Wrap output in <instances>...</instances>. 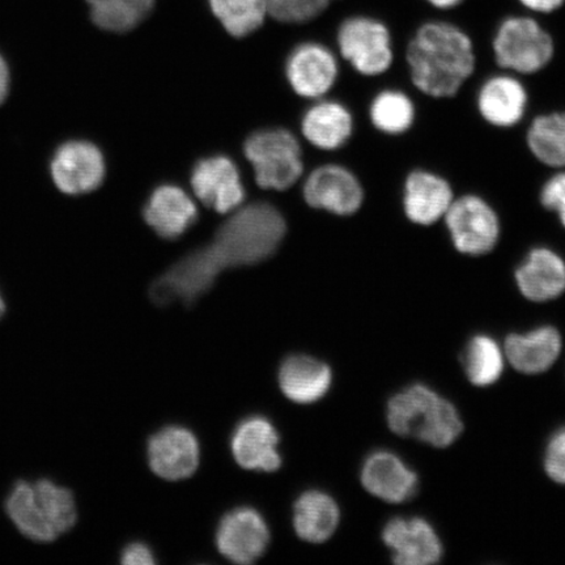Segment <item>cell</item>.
Here are the masks:
<instances>
[{"label":"cell","mask_w":565,"mask_h":565,"mask_svg":"<svg viewBox=\"0 0 565 565\" xmlns=\"http://www.w3.org/2000/svg\"><path fill=\"white\" fill-rule=\"evenodd\" d=\"M286 221L267 203L238 210L221 228L212 244L174 264L153 282V292L166 303H194L207 294L225 268L253 266L273 257L286 235Z\"/></svg>","instance_id":"6da1fadb"},{"label":"cell","mask_w":565,"mask_h":565,"mask_svg":"<svg viewBox=\"0 0 565 565\" xmlns=\"http://www.w3.org/2000/svg\"><path fill=\"white\" fill-rule=\"evenodd\" d=\"M406 60L415 88L434 98L455 97L477 65L469 35L441 21L419 28L409 41Z\"/></svg>","instance_id":"7a4b0ae2"},{"label":"cell","mask_w":565,"mask_h":565,"mask_svg":"<svg viewBox=\"0 0 565 565\" xmlns=\"http://www.w3.org/2000/svg\"><path fill=\"white\" fill-rule=\"evenodd\" d=\"M387 426L395 435L413 437L434 448H448L463 430L458 409L433 388L415 384L387 402Z\"/></svg>","instance_id":"3957f363"},{"label":"cell","mask_w":565,"mask_h":565,"mask_svg":"<svg viewBox=\"0 0 565 565\" xmlns=\"http://www.w3.org/2000/svg\"><path fill=\"white\" fill-rule=\"evenodd\" d=\"M6 512L21 534L34 542H53L76 524L73 492L49 479L13 486Z\"/></svg>","instance_id":"277c9868"},{"label":"cell","mask_w":565,"mask_h":565,"mask_svg":"<svg viewBox=\"0 0 565 565\" xmlns=\"http://www.w3.org/2000/svg\"><path fill=\"white\" fill-rule=\"evenodd\" d=\"M498 66L510 74L533 75L553 61L551 35L530 18H510L500 24L493 39Z\"/></svg>","instance_id":"5b68a950"},{"label":"cell","mask_w":565,"mask_h":565,"mask_svg":"<svg viewBox=\"0 0 565 565\" xmlns=\"http://www.w3.org/2000/svg\"><path fill=\"white\" fill-rule=\"evenodd\" d=\"M244 152L263 189L282 192L291 188L302 174L299 141L287 130L254 132L245 141Z\"/></svg>","instance_id":"8992f818"},{"label":"cell","mask_w":565,"mask_h":565,"mask_svg":"<svg viewBox=\"0 0 565 565\" xmlns=\"http://www.w3.org/2000/svg\"><path fill=\"white\" fill-rule=\"evenodd\" d=\"M443 221L451 244L463 256H486L500 242V217L482 196L466 194L455 198Z\"/></svg>","instance_id":"52a82bcc"},{"label":"cell","mask_w":565,"mask_h":565,"mask_svg":"<svg viewBox=\"0 0 565 565\" xmlns=\"http://www.w3.org/2000/svg\"><path fill=\"white\" fill-rule=\"evenodd\" d=\"M339 51L359 74L379 76L392 67L394 53L391 32L370 18L345 20L338 32Z\"/></svg>","instance_id":"ba28073f"},{"label":"cell","mask_w":565,"mask_h":565,"mask_svg":"<svg viewBox=\"0 0 565 565\" xmlns=\"http://www.w3.org/2000/svg\"><path fill=\"white\" fill-rule=\"evenodd\" d=\"M270 540L264 515L250 507H238L224 514L215 534L218 553L232 563L244 565L263 557Z\"/></svg>","instance_id":"9c48e42d"},{"label":"cell","mask_w":565,"mask_h":565,"mask_svg":"<svg viewBox=\"0 0 565 565\" xmlns=\"http://www.w3.org/2000/svg\"><path fill=\"white\" fill-rule=\"evenodd\" d=\"M55 186L62 193L81 195L94 192L105 179V160L95 145L71 140L55 151L51 166Z\"/></svg>","instance_id":"30bf717a"},{"label":"cell","mask_w":565,"mask_h":565,"mask_svg":"<svg viewBox=\"0 0 565 565\" xmlns=\"http://www.w3.org/2000/svg\"><path fill=\"white\" fill-rule=\"evenodd\" d=\"M303 196L309 206L338 216H350L362 209L364 189L348 168L324 166L308 177Z\"/></svg>","instance_id":"8fae6325"},{"label":"cell","mask_w":565,"mask_h":565,"mask_svg":"<svg viewBox=\"0 0 565 565\" xmlns=\"http://www.w3.org/2000/svg\"><path fill=\"white\" fill-rule=\"evenodd\" d=\"M192 188L198 200L218 214L236 211L245 200L235 162L221 154L198 161L192 172Z\"/></svg>","instance_id":"7c38bea8"},{"label":"cell","mask_w":565,"mask_h":565,"mask_svg":"<svg viewBox=\"0 0 565 565\" xmlns=\"http://www.w3.org/2000/svg\"><path fill=\"white\" fill-rule=\"evenodd\" d=\"M383 541L391 550L392 561L399 565H430L444 555L439 534L420 518H397L386 522Z\"/></svg>","instance_id":"4fadbf2b"},{"label":"cell","mask_w":565,"mask_h":565,"mask_svg":"<svg viewBox=\"0 0 565 565\" xmlns=\"http://www.w3.org/2000/svg\"><path fill=\"white\" fill-rule=\"evenodd\" d=\"M147 455L154 475L175 482L194 475L200 466L201 449L192 430L169 426L151 437Z\"/></svg>","instance_id":"5bb4252c"},{"label":"cell","mask_w":565,"mask_h":565,"mask_svg":"<svg viewBox=\"0 0 565 565\" xmlns=\"http://www.w3.org/2000/svg\"><path fill=\"white\" fill-rule=\"evenodd\" d=\"M360 479L366 491L386 503H405L419 489L418 475L388 450L373 451L363 463Z\"/></svg>","instance_id":"9a60e30c"},{"label":"cell","mask_w":565,"mask_h":565,"mask_svg":"<svg viewBox=\"0 0 565 565\" xmlns=\"http://www.w3.org/2000/svg\"><path fill=\"white\" fill-rule=\"evenodd\" d=\"M455 198L454 189L444 177L416 169L406 177L402 207L408 222L430 227L443 221Z\"/></svg>","instance_id":"2e32d148"},{"label":"cell","mask_w":565,"mask_h":565,"mask_svg":"<svg viewBox=\"0 0 565 565\" xmlns=\"http://www.w3.org/2000/svg\"><path fill=\"white\" fill-rule=\"evenodd\" d=\"M280 437L264 416H250L233 430L231 449L235 461L245 470L274 472L281 466Z\"/></svg>","instance_id":"e0dca14e"},{"label":"cell","mask_w":565,"mask_h":565,"mask_svg":"<svg viewBox=\"0 0 565 565\" xmlns=\"http://www.w3.org/2000/svg\"><path fill=\"white\" fill-rule=\"evenodd\" d=\"M515 285L525 299L547 302L565 292V260L547 246L530 250L515 268Z\"/></svg>","instance_id":"ac0fdd59"},{"label":"cell","mask_w":565,"mask_h":565,"mask_svg":"<svg viewBox=\"0 0 565 565\" xmlns=\"http://www.w3.org/2000/svg\"><path fill=\"white\" fill-rule=\"evenodd\" d=\"M287 79L296 94L321 97L334 86L338 63L333 53L320 44H303L295 49L287 61Z\"/></svg>","instance_id":"d6986e66"},{"label":"cell","mask_w":565,"mask_h":565,"mask_svg":"<svg viewBox=\"0 0 565 565\" xmlns=\"http://www.w3.org/2000/svg\"><path fill=\"white\" fill-rule=\"evenodd\" d=\"M527 103L524 84L510 73L491 76L480 87L477 96L480 117L500 129L519 125L525 116Z\"/></svg>","instance_id":"ffe728a7"},{"label":"cell","mask_w":565,"mask_h":565,"mask_svg":"<svg viewBox=\"0 0 565 565\" xmlns=\"http://www.w3.org/2000/svg\"><path fill=\"white\" fill-rule=\"evenodd\" d=\"M279 386L289 401L310 405L320 401L333 384V372L327 363L313 356L292 355L281 363Z\"/></svg>","instance_id":"44dd1931"},{"label":"cell","mask_w":565,"mask_h":565,"mask_svg":"<svg viewBox=\"0 0 565 565\" xmlns=\"http://www.w3.org/2000/svg\"><path fill=\"white\" fill-rule=\"evenodd\" d=\"M143 214L146 223L166 239L182 236L198 218V210L192 198L174 185L154 190Z\"/></svg>","instance_id":"7402d4cb"},{"label":"cell","mask_w":565,"mask_h":565,"mask_svg":"<svg viewBox=\"0 0 565 565\" xmlns=\"http://www.w3.org/2000/svg\"><path fill=\"white\" fill-rule=\"evenodd\" d=\"M562 335L556 328H536L529 333L511 334L505 339V356L514 370L540 374L553 366L562 352Z\"/></svg>","instance_id":"603a6c76"},{"label":"cell","mask_w":565,"mask_h":565,"mask_svg":"<svg viewBox=\"0 0 565 565\" xmlns=\"http://www.w3.org/2000/svg\"><path fill=\"white\" fill-rule=\"evenodd\" d=\"M352 131V115L341 103H318L302 118L303 137L324 151H334L343 147L351 138Z\"/></svg>","instance_id":"cb8c5ba5"},{"label":"cell","mask_w":565,"mask_h":565,"mask_svg":"<svg viewBox=\"0 0 565 565\" xmlns=\"http://www.w3.org/2000/svg\"><path fill=\"white\" fill-rule=\"evenodd\" d=\"M341 520L337 501L327 492L308 491L296 500L294 526L301 540L310 543L327 542L333 536Z\"/></svg>","instance_id":"d4e9b609"},{"label":"cell","mask_w":565,"mask_h":565,"mask_svg":"<svg viewBox=\"0 0 565 565\" xmlns=\"http://www.w3.org/2000/svg\"><path fill=\"white\" fill-rule=\"evenodd\" d=\"M526 145L541 164L565 168V111H553L533 119L526 132Z\"/></svg>","instance_id":"484cf974"},{"label":"cell","mask_w":565,"mask_h":565,"mask_svg":"<svg viewBox=\"0 0 565 565\" xmlns=\"http://www.w3.org/2000/svg\"><path fill=\"white\" fill-rule=\"evenodd\" d=\"M462 363L472 385L491 386L504 372V353L492 337L478 334L466 345Z\"/></svg>","instance_id":"4316f807"},{"label":"cell","mask_w":565,"mask_h":565,"mask_svg":"<svg viewBox=\"0 0 565 565\" xmlns=\"http://www.w3.org/2000/svg\"><path fill=\"white\" fill-rule=\"evenodd\" d=\"M370 117L374 129L398 137L412 129L416 118L415 105L405 92L381 90L371 103Z\"/></svg>","instance_id":"83f0119b"},{"label":"cell","mask_w":565,"mask_h":565,"mask_svg":"<svg viewBox=\"0 0 565 565\" xmlns=\"http://www.w3.org/2000/svg\"><path fill=\"white\" fill-rule=\"evenodd\" d=\"M92 21L104 31L134 30L153 9L154 0H87Z\"/></svg>","instance_id":"f1b7e54d"},{"label":"cell","mask_w":565,"mask_h":565,"mask_svg":"<svg viewBox=\"0 0 565 565\" xmlns=\"http://www.w3.org/2000/svg\"><path fill=\"white\" fill-rule=\"evenodd\" d=\"M214 15L233 38L257 31L268 13V0H210Z\"/></svg>","instance_id":"f546056e"},{"label":"cell","mask_w":565,"mask_h":565,"mask_svg":"<svg viewBox=\"0 0 565 565\" xmlns=\"http://www.w3.org/2000/svg\"><path fill=\"white\" fill-rule=\"evenodd\" d=\"M331 0H268V13L282 23H306L320 15Z\"/></svg>","instance_id":"4dcf8cb0"},{"label":"cell","mask_w":565,"mask_h":565,"mask_svg":"<svg viewBox=\"0 0 565 565\" xmlns=\"http://www.w3.org/2000/svg\"><path fill=\"white\" fill-rule=\"evenodd\" d=\"M540 202L547 211L556 214L565 228V171L551 175L542 186Z\"/></svg>","instance_id":"1f68e13d"},{"label":"cell","mask_w":565,"mask_h":565,"mask_svg":"<svg viewBox=\"0 0 565 565\" xmlns=\"http://www.w3.org/2000/svg\"><path fill=\"white\" fill-rule=\"evenodd\" d=\"M545 470L555 483L565 486V427L557 429L547 443Z\"/></svg>","instance_id":"d6a6232c"},{"label":"cell","mask_w":565,"mask_h":565,"mask_svg":"<svg viewBox=\"0 0 565 565\" xmlns=\"http://www.w3.org/2000/svg\"><path fill=\"white\" fill-rule=\"evenodd\" d=\"M124 565H152L157 563L150 546L143 542H132L127 545L121 554Z\"/></svg>","instance_id":"836d02e7"},{"label":"cell","mask_w":565,"mask_h":565,"mask_svg":"<svg viewBox=\"0 0 565 565\" xmlns=\"http://www.w3.org/2000/svg\"><path fill=\"white\" fill-rule=\"evenodd\" d=\"M520 2L529 10L548 13L559 9L565 0H520Z\"/></svg>","instance_id":"e575fe53"},{"label":"cell","mask_w":565,"mask_h":565,"mask_svg":"<svg viewBox=\"0 0 565 565\" xmlns=\"http://www.w3.org/2000/svg\"><path fill=\"white\" fill-rule=\"evenodd\" d=\"M10 89V70L3 56L0 55V104L6 100Z\"/></svg>","instance_id":"d590c367"},{"label":"cell","mask_w":565,"mask_h":565,"mask_svg":"<svg viewBox=\"0 0 565 565\" xmlns=\"http://www.w3.org/2000/svg\"><path fill=\"white\" fill-rule=\"evenodd\" d=\"M427 2L437 7V9L449 10L457 7L462 0H427Z\"/></svg>","instance_id":"8d00e7d4"},{"label":"cell","mask_w":565,"mask_h":565,"mask_svg":"<svg viewBox=\"0 0 565 565\" xmlns=\"http://www.w3.org/2000/svg\"><path fill=\"white\" fill-rule=\"evenodd\" d=\"M4 313H6V301L3 299L2 294H0V318H2Z\"/></svg>","instance_id":"74e56055"}]
</instances>
